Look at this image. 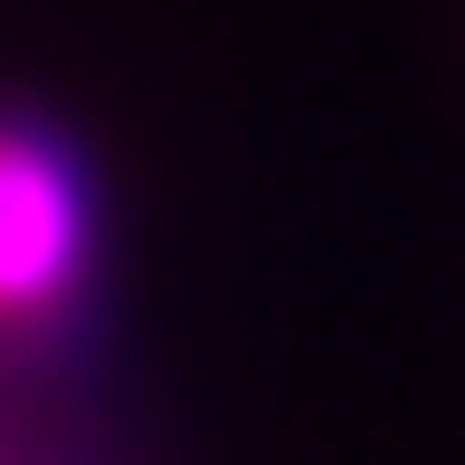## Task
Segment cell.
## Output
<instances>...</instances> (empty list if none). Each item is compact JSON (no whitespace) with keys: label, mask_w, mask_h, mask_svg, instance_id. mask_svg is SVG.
I'll return each mask as SVG.
<instances>
[{"label":"cell","mask_w":465,"mask_h":465,"mask_svg":"<svg viewBox=\"0 0 465 465\" xmlns=\"http://www.w3.org/2000/svg\"><path fill=\"white\" fill-rule=\"evenodd\" d=\"M87 272V174L68 145L0 126V320L58 311Z\"/></svg>","instance_id":"cell-1"}]
</instances>
